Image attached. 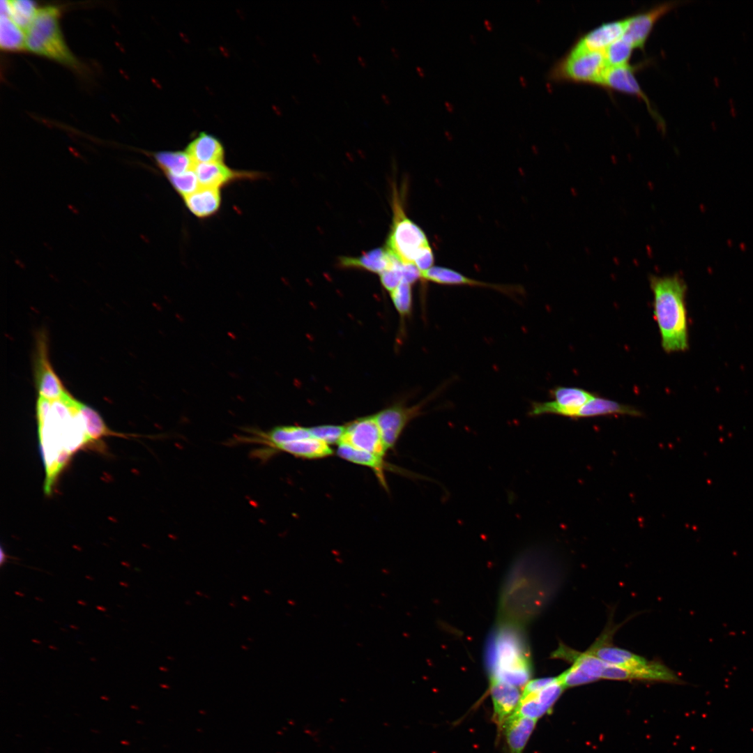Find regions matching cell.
I'll return each mask as SVG.
<instances>
[{"label": "cell", "mask_w": 753, "mask_h": 753, "mask_svg": "<svg viewBox=\"0 0 753 753\" xmlns=\"http://www.w3.org/2000/svg\"><path fill=\"white\" fill-rule=\"evenodd\" d=\"M643 66H630L629 63L620 66H609L607 69L600 86L609 91H616L635 96L643 100L647 105L648 110L660 127L664 129V123L660 116L651 105L646 94L640 87L636 77V71Z\"/></svg>", "instance_id": "12"}, {"label": "cell", "mask_w": 753, "mask_h": 753, "mask_svg": "<svg viewBox=\"0 0 753 753\" xmlns=\"http://www.w3.org/2000/svg\"><path fill=\"white\" fill-rule=\"evenodd\" d=\"M352 19H353V21L354 22V23L358 26H359L360 25V20H359L358 17H356V15H352Z\"/></svg>", "instance_id": "39"}, {"label": "cell", "mask_w": 753, "mask_h": 753, "mask_svg": "<svg viewBox=\"0 0 753 753\" xmlns=\"http://www.w3.org/2000/svg\"><path fill=\"white\" fill-rule=\"evenodd\" d=\"M553 400L533 402L528 412L530 416L555 414L576 419L578 410L595 395L577 387L556 386L550 390Z\"/></svg>", "instance_id": "10"}, {"label": "cell", "mask_w": 753, "mask_h": 753, "mask_svg": "<svg viewBox=\"0 0 753 753\" xmlns=\"http://www.w3.org/2000/svg\"><path fill=\"white\" fill-rule=\"evenodd\" d=\"M186 153L195 165L222 162L224 149L221 143L208 134L201 133L188 146Z\"/></svg>", "instance_id": "23"}, {"label": "cell", "mask_w": 753, "mask_h": 753, "mask_svg": "<svg viewBox=\"0 0 753 753\" xmlns=\"http://www.w3.org/2000/svg\"><path fill=\"white\" fill-rule=\"evenodd\" d=\"M79 409L84 419L87 434L91 441L98 440L102 436L116 435L104 423L99 413L91 407L80 402Z\"/></svg>", "instance_id": "30"}, {"label": "cell", "mask_w": 753, "mask_h": 753, "mask_svg": "<svg viewBox=\"0 0 753 753\" xmlns=\"http://www.w3.org/2000/svg\"><path fill=\"white\" fill-rule=\"evenodd\" d=\"M425 402L412 406L395 404L374 415L387 449L394 448L407 424L423 413Z\"/></svg>", "instance_id": "13"}, {"label": "cell", "mask_w": 753, "mask_h": 753, "mask_svg": "<svg viewBox=\"0 0 753 753\" xmlns=\"http://www.w3.org/2000/svg\"><path fill=\"white\" fill-rule=\"evenodd\" d=\"M386 248H378L358 257H341L338 264L344 268H360L375 273H381L396 259Z\"/></svg>", "instance_id": "19"}, {"label": "cell", "mask_w": 753, "mask_h": 753, "mask_svg": "<svg viewBox=\"0 0 753 753\" xmlns=\"http://www.w3.org/2000/svg\"><path fill=\"white\" fill-rule=\"evenodd\" d=\"M358 61L359 63L360 64V66H361L362 67H363V68H365V67H366V66H367V65H366V62H365V61L364 60V59H363V58H362L361 56H358Z\"/></svg>", "instance_id": "37"}, {"label": "cell", "mask_w": 753, "mask_h": 753, "mask_svg": "<svg viewBox=\"0 0 753 753\" xmlns=\"http://www.w3.org/2000/svg\"><path fill=\"white\" fill-rule=\"evenodd\" d=\"M393 218L386 248L402 264H413L419 252L429 245L424 231L409 219L394 190Z\"/></svg>", "instance_id": "7"}, {"label": "cell", "mask_w": 753, "mask_h": 753, "mask_svg": "<svg viewBox=\"0 0 753 753\" xmlns=\"http://www.w3.org/2000/svg\"><path fill=\"white\" fill-rule=\"evenodd\" d=\"M35 3L29 0L1 1V15H6L24 31L29 26L38 11Z\"/></svg>", "instance_id": "27"}, {"label": "cell", "mask_w": 753, "mask_h": 753, "mask_svg": "<svg viewBox=\"0 0 753 753\" xmlns=\"http://www.w3.org/2000/svg\"><path fill=\"white\" fill-rule=\"evenodd\" d=\"M434 254L429 245L423 248L414 259L413 264L420 272L426 271L434 264Z\"/></svg>", "instance_id": "36"}, {"label": "cell", "mask_w": 753, "mask_h": 753, "mask_svg": "<svg viewBox=\"0 0 753 753\" xmlns=\"http://www.w3.org/2000/svg\"><path fill=\"white\" fill-rule=\"evenodd\" d=\"M337 455L351 463L367 466L371 469L380 484L387 489V483L385 478V471L388 464L384 461L383 457L363 451L344 444H339L337 450Z\"/></svg>", "instance_id": "24"}, {"label": "cell", "mask_w": 753, "mask_h": 753, "mask_svg": "<svg viewBox=\"0 0 753 753\" xmlns=\"http://www.w3.org/2000/svg\"><path fill=\"white\" fill-rule=\"evenodd\" d=\"M537 720L513 713L503 724L509 753H522Z\"/></svg>", "instance_id": "20"}, {"label": "cell", "mask_w": 753, "mask_h": 753, "mask_svg": "<svg viewBox=\"0 0 753 753\" xmlns=\"http://www.w3.org/2000/svg\"><path fill=\"white\" fill-rule=\"evenodd\" d=\"M420 279L439 284L467 285L492 288L510 296L519 293L523 290L520 289L519 287L491 284L469 278L459 272L441 266H432L426 271L420 272Z\"/></svg>", "instance_id": "17"}, {"label": "cell", "mask_w": 753, "mask_h": 753, "mask_svg": "<svg viewBox=\"0 0 753 753\" xmlns=\"http://www.w3.org/2000/svg\"><path fill=\"white\" fill-rule=\"evenodd\" d=\"M339 444L383 457L387 448L374 416L358 418L345 425Z\"/></svg>", "instance_id": "11"}, {"label": "cell", "mask_w": 753, "mask_h": 753, "mask_svg": "<svg viewBox=\"0 0 753 753\" xmlns=\"http://www.w3.org/2000/svg\"><path fill=\"white\" fill-rule=\"evenodd\" d=\"M38 342L35 358V381L39 397L50 400L60 399L68 392L51 366L44 335L39 337Z\"/></svg>", "instance_id": "15"}, {"label": "cell", "mask_w": 753, "mask_h": 753, "mask_svg": "<svg viewBox=\"0 0 753 753\" xmlns=\"http://www.w3.org/2000/svg\"><path fill=\"white\" fill-rule=\"evenodd\" d=\"M498 625L488 651L490 678L524 687L531 680L532 663L521 623L503 620Z\"/></svg>", "instance_id": "3"}, {"label": "cell", "mask_w": 753, "mask_h": 753, "mask_svg": "<svg viewBox=\"0 0 753 753\" xmlns=\"http://www.w3.org/2000/svg\"><path fill=\"white\" fill-rule=\"evenodd\" d=\"M279 452H286L297 458L317 459L332 455L333 450L326 443L310 437L284 444L277 449L276 454Z\"/></svg>", "instance_id": "26"}, {"label": "cell", "mask_w": 753, "mask_h": 753, "mask_svg": "<svg viewBox=\"0 0 753 753\" xmlns=\"http://www.w3.org/2000/svg\"><path fill=\"white\" fill-rule=\"evenodd\" d=\"M188 208L198 218L212 215L218 210L221 202L219 188L201 187L195 192L184 197Z\"/></svg>", "instance_id": "25"}, {"label": "cell", "mask_w": 753, "mask_h": 753, "mask_svg": "<svg viewBox=\"0 0 753 753\" xmlns=\"http://www.w3.org/2000/svg\"><path fill=\"white\" fill-rule=\"evenodd\" d=\"M490 694L494 719L498 726H503L515 712L522 692L517 686L495 678H490Z\"/></svg>", "instance_id": "18"}, {"label": "cell", "mask_w": 753, "mask_h": 753, "mask_svg": "<svg viewBox=\"0 0 753 753\" xmlns=\"http://www.w3.org/2000/svg\"><path fill=\"white\" fill-rule=\"evenodd\" d=\"M0 46L10 51L25 48V31L6 15L0 18Z\"/></svg>", "instance_id": "29"}, {"label": "cell", "mask_w": 753, "mask_h": 753, "mask_svg": "<svg viewBox=\"0 0 753 753\" xmlns=\"http://www.w3.org/2000/svg\"><path fill=\"white\" fill-rule=\"evenodd\" d=\"M381 98H382L383 101L385 102V104L389 105L390 103V99L388 98V97L386 94H382L381 95Z\"/></svg>", "instance_id": "38"}, {"label": "cell", "mask_w": 753, "mask_h": 753, "mask_svg": "<svg viewBox=\"0 0 753 753\" xmlns=\"http://www.w3.org/2000/svg\"><path fill=\"white\" fill-rule=\"evenodd\" d=\"M552 657L570 662L571 666L557 676L565 688L576 687L602 679L607 664L587 651L579 652L561 644L552 653Z\"/></svg>", "instance_id": "9"}, {"label": "cell", "mask_w": 753, "mask_h": 753, "mask_svg": "<svg viewBox=\"0 0 753 753\" xmlns=\"http://www.w3.org/2000/svg\"><path fill=\"white\" fill-rule=\"evenodd\" d=\"M679 3L680 1L664 2L630 16L623 38L634 48L643 50L657 22Z\"/></svg>", "instance_id": "14"}, {"label": "cell", "mask_w": 753, "mask_h": 753, "mask_svg": "<svg viewBox=\"0 0 753 753\" xmlns=\"http://www.w3.org/2000/svg\"><path fill=\"white\" fill-rule=\"evenodd\" d=\"M628 23V17L602 24L582 35L573 45L586 50L604 52L623 37Z\"/></svg>", "instance_id": "16"}, {"label": "cell", "mask_w": 753, "mask_h": 753, "mask_svg": "<svg viewBox=\"0 0 753 753\" xmlns=\"http://www.w3.org/2000/svg\"><path fill=\"white\" fill-rule=\"evenodd\" d=\"M159 167L167 175H180L193 169L195 164L185 152L162 151L155 153Z\"/></svg>", "instance_id": "28"}, {"label": "cell", "mask_w": 753, "mask_h": 753, "mask_svg": "<svg viewBox=\"0 0 753 753\" xmlns=\"http://www.w3.org/2000/svg\"><path fill=\"white\" fill-rule=\"evenodd\" d=\"M311 435L328 445L340 443L345 425H323L310 427Z\"/></svg>", "instance_id": "34"}, {"label": "cell", "mask_w": 753, "mask_h": 753, "mask_svg": "<svg viewBox=\"0 0 753 753\" xmlns=\"http://www.w3.org/2000/svg\"><path fill=\"white\" fill-rule=\"evenodd\" d=\"M391 51H392V52H393V54L394 56H395V57H396V56L397 57V56H398V55H397V50H396L395 48H394V47H392V48H391Z\"/></svg>", "instance_id": "40"}, {"label": "cell", "mask_w": 753, "mask_h": 753, "mask_svg": "<svg viewBox=\"0 0 753 753\" xmlns=\"http://www.w3.org/2000/svg\"><path fill=\"white\" fill-rule=\"evenodd\" d=\"M194 171L201 187L215 188H219L235 178H251L254 175L253 173L236 172L222 162L197 164L194 166Z\"/></svg>", "instance_id": "21"}, {"label": "cell", "mask_w": 753, "mask_h": 753, "mask_svg": "<svg viewBox=\"0 0 753 753\" xmlns=\"http://www.w3.org/2000/svg\"><path fill=\"white\" fill-rule=\"evenodd\" d=\"M59 10L55 6L39 8L25 31V48L70 66L77 61L63 38L59 24Z\"/></svg>", "instance_id": "5"}, {"label": "cell", "mask_w": 753, "mask_h": 753, "mask_svg": "<svg viewBox=\"0 0 753 753\" xmlns=\"http://www.w3.org/2000/svg\"><path fill=\"white\" fill-rule=\"evenodd\" d=\"M634 47L623 37L604 51V54L609 66H620L628 64Z\"/></svg>", "instance_id": "31"}, {"label": "cell", "mask_w": 753, "mask_h": 753, "mask_svg": "<svg viewBox=\"0 0 753 753\" xmlns=\"http://www.w3.org/2000/svg\"><path fill=\"white\" fill-rule=\"evenodd\" d=\"M79 404L80 402L69 393L55 400L38 397L36 414L46 474V494H50L58 475L71 455L91 441Z\"/></svg>", "instance_id": "1"}, {"label": "cell", "mask_w": 753, "mask_h": 753, "mask_svg": "<svg viewBox=\"0 0 753 753\" xmlns=\"http://www.w3.org/2000/svg\"><path fill=\"white\" fill-rule=\"evenodd\" d=\"M649 284L663 350L667 353L685 351L688 332L685 282L677 275H651Z\"/></svg>", "instance_id": "2"}, {"label": "cell", "mask_w": 753, "mask_h": 753, "mask_svg": "<svg viewBox=\"0 0 753 753\" xmlns=\"http://www.w3.org/2000/svg\"><path fill=\"white\" fill-rule=\"evenodd\" d=\"M614 631V627L607 626L586 651L607 664L622 667L623 680L678 683V676L665 664L613 645Z\"/></svg>", "instance_id": "4"}, {"label": "cell", "mask_w": 753, "mask_h": 753, "mask_svg": "<svg viewBox=\"0 0 753 753\" xmlns=\"http://www.w3.org/2000/svg\"><path fill=\"white\" fill-rule=\"evenodd\" d=\"M312 56H313L314 60L316 61V62L320 63V59H319V56L316 54L313 53Z\"/></svg>", "instance_id": "41"}, {"label": "cell", "mask_w": 753, "mask_h": 753, "mask_svg": "<svg viewBox=\"0 0 753 753\" xmlns=\"http://www.w3.org/2000/svg\"><path fill=\"white\" fill-rule=\"evenodd\" d=\"M613 415L637 417L642 413L634 406L595 395L578 410L576 419Z\"/></svg>", "instance_id": "22"}, {"label": "cell", "mask_w": 753, "mask_h": 753, "mask_svg": "<svg viewBox=\"0 0 753 753\" xmlns=\"http://www.w3.org/2000/svg\"><path fill=\"white\" fill-rule=\"evenodd\" d=\"M608 68L604 52L589 51L572 45L553 64L547 77L556 82L600 86Z\"/></svg>", "instance_id": "6"}, {"label": "cell", "mask_w": 753, "mask_h": 753, "mask_svg": "<svg viewBox=\"0 0 753 753\" xmlns=\"http://www.w3.org/2000/svg\"><path fill=\"white\" fill-rule=\"evenodd\" d=\"M379 275L382 285L391 292L402 281V263L396 259L388 268Z\"/></svg>", "instance_id": "35"}, {"label": "cell", "mask_w": 753, "mask_h": 753, "mask_svg": "<svg viewBox=\"0 0 753 753\" xmlns=\"http://www.w3.org/2000/svg\"><path fill=\"white\" fill-rule=\"evenodd\" d=\"M390 296L397 311L402 317L409 314L412 309V290L411 284L402 281L400 284L390 292Z\"/></svg>", "instance_id": "32"}, {"label": "cell", "mask_w": 753, "mask_h": 753, "mask_svg": "<svg viewBox=\"0 0 753 753\" xmlns=\"http://www.w3.org/2000/svg\"><path fill=\"white\" fill-rule=\"evenodd\" d=\"M564 690L558 676L530 680L514 713L538 720L552 709Z\"/></svg>", "instance_id": "8"}, {"label": "cell", "mask_w": 753, "mask_h": 753, "mask_svg": "<svg viewBox=\"0 0 753 753\" xmlns=\"http://www.w3.org/2000/svg\"><path fill=\"white\" fill-rule=\"evenodd\" d=\"M167 176L174 189L183 197L195 192L200 188L194 169L180 175H167Z\"/></svg>", "instance_id": "33"}]
</instances>
